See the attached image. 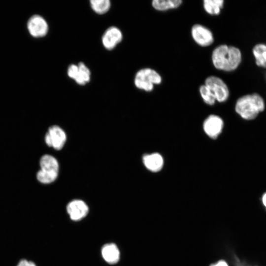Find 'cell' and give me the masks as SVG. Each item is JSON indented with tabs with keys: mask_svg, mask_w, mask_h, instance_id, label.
Instances as JSON below:
<instances>
[{
	"mask_svg": "<svg viewBox=\"0 0 266 266\" xmlns=\"http://www.w3.org/2000/svg\"><path fill=\"white\" fill-rule=\"evenodd\" d=\"M242 60L241 50L237 47L222 44L217 47L213 51L212 61L217 69L232 71L240 65Z\"/></svg>",
	"mask_w": 266,
	"mask_h": 266,
	"instance_id": "1",
	"label": "cell"
},
{
	"mask_svg": "<svg viewBox=\"0 0 266 266\" xmlns=\"http://www.w3.org/2000/svg\"><path fill=\"white\" fill-rule=\"evenodd\" d=\"M264 98L257 92L244 95L236 101L235 110L243 119L251 120L255 119L265 109Z\"/></svg>",
	"mask_w": 266,
	"mask_h": 266,
	"instance_id": "2",
	"label": "cell"
},
{
	"mask_svg": "<svg viewBox=\"0 0 266 266\" xmlns=\"http://www.w3.org/2000/svg\"><path fill=\"white\" fill-rule=\"evenodd\" d=\"M40 169L36 173V178L41 183L47 184L54 182L58 177L59 165L53 156L45 154L39 161Z\"/></svg>",
	"mask_w": 266,
	"mask_h": 266,
	"instance_id": "3",
	"label": "cell"
},
{
	"mask_svg": "<svg viewBox=\"0 0 266 266\" xmlns=\"http://www.w3.org/2000/svg\"><path fill=\"white\" fill-rule=\"evenodd\" d=\"M162 82V77L155 70L144 68L137 71L134 77V85L138 89L145 91H151L154 85Z\"/></svg>",
	"mask_w": 266,
	"mask_h": 266,
	"instance_id": "4",
	"label": "cell"
},
{
	"mask_svg": "<svg viewBox=\"0 0 266 266\" xmlns=\"http://www.w3.org/2000/svg\"><path fill=\"white\" fill-rule=\"evenodd\" d=\"M205 85L211 91L216 100L222 102L229 98L230 92L227 84L220 78L215 76H210L205 81Z\"/></svg>",
	"mask_w": 266,
	"mask_h": 266,
	"instance_id": "5",
	"label": "cell"
},
{
	"mask_svg": "<svg viewBox=\"0 0 266 266\" xmlns=\"http://www.w3.org/2000/svg\"><path fill=\"white\" fill-rule=\"evenodd\" d=\"M44 140L48 146L59 150L64 147L66 140V135L61 128L54 125L49 128Z\"/></svg>",
	"mask_w": 266,
	"mask_h": 266,
	"instance_id": "6",
	"label": "cell"
},
{
	"mask_svg": "<svg viewBox=\"0 0 266 266\" xmlns=\"http://www.w3.org/2000/svg\"><path fill=\"white\" fill-rule=\"evenodd\" d=\"M27 28L30 34L36 38L44 36L48 31L47 22L38 15H33L29 19Z\"/></svg>",
	"mask_w": 266,
	"mask_h": 266,
	"instance_id": "7",
	"label": "cell"
},
{
	"mask_svg": "<svg viewBox=\"0 0 266 266\" xmlns=\"http://www.w3.org/2000/svg\"><path fill=\"white\" fill-rule=\"evenodd\" d=\"M191 34L194 41L201 46H209L214 40L212 32L201 25H194L191 29Z\"/></svg>",
	"mask_w": 266,
	"mask_h": 266,
	"instance_id": "8",
	"label": "cell"
},
{
	"mask_svg": "<svg viewBox=\"0 0 266 266\" xmlns=\"http://www.w3.org/2000/svg\"><path fill=\"white\" fill-rule=\"evenodd\" d=\"M223 121L215 115L209 116L204 121L203 128L205 133L211 138H216L221 133L223 128Z\"/></svg>",
	"mask_w": 266,
	"mask_h": 266,
	"instance_id": "9",
	"label": "cell"
},
{
	"mask_svg": "<svg viewBox=\"0 0 266 266\" xmlns=\"http://www.w3.org/2000/svg\"><path fill=\"white\" fill-rule=\"evenodd\" d=\"M123 38L121 31L117 27H111L108 28L102 37V43L107 50H112L120 43Z\"/></svg>",
	"mask_w": 266,
	"mask_h": 266,
	"instance_id": "10",
	"label": "cell"
},
{
	"mask_svg": "<svg viewBox=\"0 0 266 266\" xmlns=\"http://www.w3.org/2000/svg\"><path fill=\"white\" fill-rule=\"evenodd\" d=\"M66 208L70 218L74 221L81 220L86 216L89 209L85 202L79 200L71 201Z\"/></svg>",
	"mask_w": 266,
	"mask_h": 266,
	"instance_id": "11",
	"label": "cell"
},
{
	"mask_svg": "<svg viewBox=\"0 0 266 266\" xmlns=\"http://www.w3.org/2000/svg\"><path fill=\"white\" fill-rule=\"evenodd\" d=\"M252 53L256 66L266 69V43L260 42L255 43L252 46Z\"/></svg>",
	"mask_w": 266,
	"mask_h": 266,
	"instance_id": "12",
	"label": "cell"
},
{
	"mask_svg": "<svg viewBox=\"0 0 266 266\" xmlns=\"http://www.w3.org/2000/svg\"><path fill=\"white\" fill-rule=\"evenodd\" d=\"M142 161L144 165L148 170L155 172L160 171L164 165L162 156L157 153L144 155Z\"/></svg>",
	"mask_w": 266,
	"mask_h": 266,
	"instance_id": "13",
	"label": "cell"
},
{
	"mask_svg": "<svg viewBox=\"0 0 266 266\" xmlns=\"http://www.w3.org/2000/svg\"><path fill=\"white\" fill-rule=\"evenodd\" d=\"M101 254L104 260L109 264H114L119 260L120 252L115 244L104 245L101 249Z\"/></svg>",
	"mask_w": 266,
	"mask_h": 266,
	"instance_id": "14",
	"label": "cell"
},
{
	"mask_svg": "<svg viewBox=\"0 0 266 266\" xmlns=\"http://www.w3.org/2000/svg\"><path fill=\"white\" fill-rule=\"evenodd\" d=\"M181 0H153V7L159 11H165L179 7L182 3Z\"/></svg>",
	"mask_w": 266,
	"mask_h": 266,
	"instance_id": "15",
	"label": "cell"
},
{
	"mask_svg": "<svg viewBox=\"0 0 266 266\" xmlns=\"http://www.w3.org/2000/svg\"><path fill=\"white\" fill-rule=\"evenodd\" d=\"M223 0H204L203 7L206 12L211 15H218L223 6Z\"/></svg>",
	"mask_w": 266,
	"mask_h": 266,
	"instance_id": "16",
	"label": "cell"
},
{
	"mask_svg": "<svg viewBox=\"0 0 266 266\" xmlns=\"http://www.w3.org/2000/svg\"><path fill=\"white\" fill-rule=\"evenodd\" d=\"M77 66L78 72L74 80L79 85H85L90 80V71L83 63H79Z\"/></svg>",
	"mask_w": 266,
	"mask_h": 266,
	"instance_id": "17",
	"label": "cell"
},
{
	"mask_svg": "<svg viewBox=\"0 0 266 266\" xmlns=\"http://www.w3.org/2000/svg\"><path fill=\"white\" fill-rule=\"evenodd\" d=\"M90 4L92 8L96 13L102 14L109 9L111 3L109 0H91Z\"/></svg>",
	"mask_w": 266,
	"mask_h": 266,
	"instance_id": "18",
	"label": "cell"
},
{
	"mask_svg": "<svg viewBox=\"0 0 266 266\" xmlns=\"http://www.w3.org/2000/svg\"><path fill=\"white\" fill-rule=\"evenodd\" d=\"M199 91L204 102L210 105H212L215 103L216 101L215 97L206 85H203L200 86Z\"/></svg>",
	"mask_w": 266,
	"mask_h": 266,
	"instance_id": "19",
	"label": "cell"
},
{
	"mask_svg": "<svg viewBox=\"0 0 266 266\" xmlns=\"http://www.w3.org/2000/svg\"><path fill=\"white\" fill-rule=\"evenodd\" d=\"M78 72V67L77 65H71L67 69L68 76L73 79H75Z\"/></svg>",
	"mask_w": 266,
	"mask_h": 266,
	"instance_id": "20",
	"label": "cell"
},
{
	"mask_svg": "<svg viewBox=\"0 0 266 266\" xmlns=\"http://www.w3.org/2000/svg\"><path fill=\"white\" fill-rule=\"evenodd\" d=\"M17 266H36L32 262L28 261L26 260L21 261Z\"/></svg>",
	"mask_w": 266,
	"mask_h": 266,
	"instance_id": "21",
	"label": "cell"
},
{
	"mask_svg": "<svg viewBox=\"0 0 266 266\" xmlns=\"http://www.w3.org/2000/svg\"><path fill=\"white\" fill-rule=\"evenodd\" d=\"M209 266H230L227 261L221 260L215 263L212 264Z\"/></svg>",
	"mask_w": 266,
	"mask_h": 266,
	"instance_id": "22",
	"label": "cell"
},
{
	"mask_svg": "<svg viewBox=\"0 0 266 266\" xmlns=\"http://www.w3.org/2000/svg\"><path fill=\"white\" fill-rule=\"evenodd\" d=\"M261 200L263 205L266 208V192L264 193L261 197Z\"/></svg>",
	"mask_w": 266,
	"mask_h": 266,
	"instance_id": "23",
	"label": "cell"
}]
</instances>
